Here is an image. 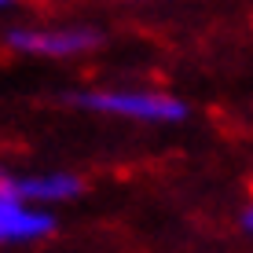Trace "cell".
<instances>
[{"label":"cell","instance_id":"6da1fadb","mask_svg":"<svg viewBox=\"0 0 253 253\" xmlns=\"http://www.w3.org/2000/svg\"><path fill=\"white\" fill-rule=\"evenodd\" d=\"M99 110H118V114H136V118H172L180 114V107L162 95H95L88 99Z\"/></svg>","mask_w":253,"mask_h":253},{"label":"cell","instance_id":"7a4b0ae2","mask_svg":"<svg viewBox=\"0 0 253 253\" xmlns=\"http://www.w3.org/2000/svg\"><path fill=\"white\" fill-rule=\"evenodd\" d=\"M88 44H95L88 33H30V37H15V48H26V51H77Z\"/></svg>","mask_w":253,"mask_h":253},{"label":"cell","instance_id":"3957f363","mask_svg":"<svg viewBox=\"0 0 253 253\" xmlns=\"http://www.w3.org/2000/svg\"><path fill=\"white\" fill-rule=\"evenodd\" d=\"M33 228H44L41 216H26L15 206L0 202V235H15V231H33Z\"/></svg>","mask_w":253,"mask_h":253},{"label":"cell","instance_id":"277c9868","mask_svg":"<svg viewBox=\"0 0 253 253\" xmlns=\"http://www.w3.org/2000/svg\"><path fill=\"white\" fill-rule=\"evenodd\" d=\"M250 195H253V176H250Z\"/></svg>","mask_w":253,"mask_h":253},{"label":"cell","instance_id":"5b68a950","mask_svg":"<svg viewBox=\"0 0 253 253\" xmlns=\"http://www.w3.org/2000/svg\"><path fill=\"white\" fill-rule=\"evenodd\" d=\"M250 224H253V216H250Z\"/></svg>","mask_w":253,"mask_h":253}]
</instances>
